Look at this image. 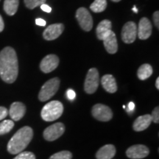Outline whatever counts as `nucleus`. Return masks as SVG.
Instances as JSON below:
<instances>
[{"mask_svg":"<svg viewBox=\"0 0 159 159\" xmlns=\"http://www.w3.org/2000/svg\"><path fill=\"white\" fill-rule=\"evenodd\" d=\"M19 74V62L16 51L7 47L0 52V77L4 82L14 83Z\"/></svg>","mask_w":159,"mask_h":159,"instance_id":"obj_1","label":"nucleus"},{"mask_svg":"<svg viewBox=\"0 0 159 159\" xmlns=\"http://www.w3.org/2000/svg\"><path fill=\"white\" fill-rule=\"evenodd\" d=\"M33 137V129L29 126L23 127L19 129L9 141L7 147V151L12 155L20 153L28 146Z\"/></svg>","mask_w":159,"mask_h":159,"instance_id":"obj_2","label":"nucleus"},{"mask_svg":"<svg viewBox=\"0 0 159 159\" xmlns=\"http://www.w3.org/2000/svg\"><path fill=\"white\" fill-rule=\"evenodd\" d=\"M63 112V106L61 102L51 101L45 105L41 110V118L46 122H52L61 116Z\"/></svg>","mask_w":159,"mask_h":159,"instance_id":"obj_3","label":"nucleus"},{"mask_svg":"<svg viewBox=\"0 0 159 159\" xmlns=\"http://www.w3.org/2000/svg\"><path fill=\"white\" fill-rule=\"evenodd\" d=\"M60 83L61 81L57 77H54L47 81L40 90L39 94V100L41 102H45L52 98L58 90Z\"/></svg>","mask_w":159,"mask_h":159,"instance_id":"obj_4","label":"nucleus"},{"mask_svg":"<svg viewBox=\"0 0 159 159\" xmlns=\"http://www.w3.org/2000/svg\"><path fill=\"white\" fill-rule=\"evenodd\" d=\"M99 76L96 68H91L89 70L84 83V90L87 94H94L99 86Z\"/></svg>","mask_w":159,"mask_h":159,"instance_id":"obj_5","label":"nucleus"},{"mask_svg":"<svg viewBox=\"0 0 159 159\" xmlns=\"http://www.w3.org/2000/svg\"><path fill=\"white\" fill-rule=\"evenodd\" d=\"M65 132V126L63 123L57 122L47 128L43 131V138L48 142H53L60 138Z\"/></svg>","mask_w":159,"mask_h":159,"instance_id":"obj_6","label":"nucleus"},{"mask_svg":"<svg viewBox=\"0 0 159 159\" xmlns=\"http://www.w3.org/2000/svg\"><path fill=\"white\" fill-rule=\"evenodd\" d=\"M91 114L95 119L101 122H108L113 117L111 109L107 105L102 104L94 105L91 110Z\"/></svg>","mask_w":159,"mask_h":159,"instance_id":"obj_7","label":"nucleus"},{"mask_svg":"<svg viewBox=\"0 0 159 159\" xmlns=\"http://www.w3.org/2000/svg\"><path fill=\"white\" fill-rule=\"evenodd\" d=\"M76 19L85 31H90L93 27V19L91 13L85 7H80L76 12Z\"/></svg>","mask_w":159,"mask_h":159,"instance_id":"obj_8","label":"nucleus"},{"mask_svg":"<svg viewBox=\"0 0 159 159\" xmlns=\"http://www.w3.org/2000/svg\"><path fill=\"white\" fill-rule=\"evenodd\" d=\"M137 25L134 21H128L123 26L122 39L125 43H131L136 41L137 36Z\"/></svg>","mask_w":159,"mask_h":159,"instance_id":"obj_9","label":"nucleus"},{"mask_svg":"<svg viewBox=\"0 0 159 159\" xmlns=\"http://www.w3.org/2000/svg\"><path fill=\"white\" fill-rule=\"evenodd\" d=\"M150 153L148 147L142 144L133 145L126 151V156L131 159H142L146 158Z\"/></svg>","mask_w":159,"mask_h":159,"instance_id":"obj_10","label":"nucleus"},{"mask_svg":"<svg viewBox=\"0 0 159 159\" xmlns=\"http://www.w3.org/2000/svg\"><path fill=\"white\" fill-rule=\"evenodd\" d=\"M59 64V58L57 55L51 54L43 57L40 63V69L44 73L54 71Z\"/></svg>","mask_w":159,"mask_h":159,"instance_id":"obj_11","label":"nucleus"},{"mask_svg":"<svg viewBox=\"0 0 159 159\" xmlns=\"http://www.w3.org/2000/svg\"><path fill=\"white\" fill-rule=\"evenodd\" d=\"M64 30V26L63 24H53L49 25L43 31V37L47 41H52L58 38L62 34Z\"/></svg>","mask_w":159,"mask_h":159,"instance_id":"obj_12","label":"nucleus"},{"mask_svg":"<svg viewBox=\"0 0 159 159\" xmlns=\"http://www.w3.org/2000/svg\"><path fill=\"white\" fill-rule=\"evenodd\" d=\"M152 33V25L148 18L144 17L140 20L139 28H137V35L141 40H146L150 38Z\"/></svg>","mask_w":159,"mask_h":159,"instance_id":"obj_13","label":"nucleus"},{"mask_svg":"<svg viewBox=\"0 0 159 159\" xmlns=\"http://www.w3.org/2000/svg\"><path fill=\"white\" fill-rule=\"evenodd\" d=\"M26 113V106L25 104L20 102L12 103L9 110V115L14 121H19L25 116Z\"/></svg>","mask_w":159,"mask_h":159,"instance_id":"obj_14","label":"nucleus"},{"mask_svg":"<svg viewBox=\"0 0 159 159\" xmlns=\"http://www.w3.org/2000/svg\"><path fill=\"white\" fill-rule=\"evenodd\" d=\"M105 48L109 54H115L118 50V43L115 33L111 31L109 34L102 40Z\"/></svg>","mask_w":159,"mask_h":159,"instance_id":"obj_15","label":"nucleus"},{"mask_svg":"<svg viewBox=\"0 0 159 159\" xmlns=\"http://www.w3.org/2000/svg\"><path fill=\"white\" fill-rule=\"evenodd\" d=\"M152 122V118L150 114H145L137 118L134 123L133 128L135 131L139 132L146 130Z\"/></svg>","mask_w":159,"mask_h":159,"instance_id":"obj_16","label":"nucleus"},{"mask_svg":"<svg viewBox=\"0 0 159 159\" xmlns=\"http://www.w3.org/2000/svg\"><path fill=\"white\" fill-rule=\"evenodd\" d=\"M101 84L107 92L114 94L117 91L116 80L111 75H105L101 78Z\"/></svg>","mask_w":159,"mask_h":159,"instance_id":"obj_17","label":"nucleus"},{"mask_svg":"<svg viewBox=\"0 0 159 159\" xmlns=\"http://www.w3.org/2000/svg\"><path fill=\"white\" fill-rule=\"evenodd\" d=\"M116 154V148L113 144H106L97 151V159H112Z\"/></svg>","mask_w":159,"mask_h":159,"instance_id":"obj_18","label":"nucleus"},{"mask_svg":"<svg viewBox=\"0 0 159 159\" xmlns=\"http://www.w3.org/2000/svg\"><path fill=\"white\" fill-rule=\"evenodd\" d=\"M111 27H112V25L109 20L105 19L101 21L97 27L96 33L97 38L102 41L112 31Z\"/></svg>","mask_w":159,"mask_h":159,"instance_id":"obj_19","label":"nucleus"},{"mask_svg":"<svg viewBox=\"0 0 159 159\" xmlns=\"http://www.w3.org/2000/svg\"><path fill=\"white\" fill-rule=\"evenodd\" d=\"M19 0H5L4 2V11L8 16L16 14L19 7Z\"/></svg>","mask_w":159,"mask_h":159,"instance_id":"obj_20","label":"nucleus"},{"mask_svg":"<svg viewBox=\"0 0 159 159\" xmlns=\"http://www.w3.org/2000/svg\"><path fill=\"white\" fill-rule=\"evenodd\" d=\"M152 74V68L150 64L144 63L141 66L137 71V76L141 80L148 79Z\"/></svg>","mask_w":159,"mask_h":159,"instance_id":"obj_21","label":"nucleus"},{"mask_svg":"<svg viewBox=\"0 0 159 159\" xmlns=\"http://www.w3.org/2000/svg\"><path fill=\"white\" fill-rule=\"evenodd\" d=\"M107 7L106 0H94V2L90 5L91 11L94 13H101L104 11Z\"/></svg>","mask_w":159,"mask_h":159,"instance_id":"obj_22","label":"nucleus"},{"mask_svg":"<svg viewBox=\"0 0 159 159\" xmlns=\"http://www.w3.org/2000/svg\"><path fill=\"white\" fill-rule=\"evenodd\" d=\"M14 127V122L12 120H4L0 123V136L9 133Z\"/></svg>","mask_w":159,"mask_h":159,"instance_id":"obj_23","label":"nucleus"},{"mask_svg":"<svg viewBox=\"0 0 159 159\" xmlns=\"http://www.w3.org/2000/svg\"><path fill=\"white\" fill-rule=\"evenodd\" d=\"M71 158H72V154L71 152L63 150L53 154L49 159H71Z\"/></svg>","mask_w":159,"mask_h":159,"instance_id":"obj_24","label":"nucleus"},{"mask_svg":"<svg viewBox=\"0 0 159 159\" xmlns=\"http://www.w3.org/2000/svg\"><path fill=\"white\" fill-rule=\"evenodd\" d=\"M47 0H25L26 7L29 9H34L38 6H41L45 4Z\"/></svg>","mask_w":159,"mask_h":159,"instance_id":"obj_25","label":"nucleus"},{"mask_svg":"<svg viewBox=\"0 0 159 159\" xmlns=\"http://www.w3.org/2000/svg\"><path fill=\"white\" fill-rule=\"evenodd\" d=\"M13 159H35V156L31 152H21Z\"/></svg>","mask_w":159,"mask_h":159,"instance_id":"obj_26","label":"nucleus"},{"mask_svg":"<svg viewBox=\"0 0 159 159\" xmlns=\"http://www.w3.org/2000/svg\"><path fill=\"white\" fill-rule=\"evenodd\" d=\"M151 118H152V122L155 123L159 122V108L156 107L154 108L153 111H152V115H150Z\"/></svg>","mask_w":159,"mask_h":159,"instance_id":"obj_27","label":"nucleus"},{"mask_svg":"<svg viewBox=\"0 0 159 159\" xmlns=\"http://www.w3.org/2000/svg\"><path fill=\"white\" fill-rule=\"evenodd\" d=\"M8 114L7 109L3 106H0V121L5 118Z\"/></svg>","mask_w":159,"mask_h":159,"instance_id":"obj_28","label":"nucleus"},{"mask_svg":"<svg viewBox=\"0 0 159 159\" xmlns=\"http://www.w3.org/2000/svg\"><path fill=\"white\" fill-rule=\"evenodd\" d=\"M153 21L157 28L159 27V12L156 11L153 14Z\"/></svg>","mask_w":159,"mask_h":159,"instance_id":"obj_29","label":"nucleus"},{"mask_svg":"<svg viewBox=\"0 0 159 159\" xmlns=\"http://www.w3.org/2000/svg\"><path fill=\"white\" fill-rule=\"evenodd\" d=\"M66 95H67V97H68V99H70V100H73V99H75V96H76L75 92L72 90V89H69L66 92Z\"/></svg>","mask_w":159,"mask_h":159,"instance_id":"obj_30","label":"nucleus"},{"mask_svg":"<svg viewBox=\"0 0 159 159\" xmlns=\"http://www.w3.org/2000/svg\"><path fill=\"white\" fill-rule=\"evenodd\" d=\"M41 8L42 11L47 12V13H50L52 11V8L48 5H46V4H43L41 5Z\"/></svg>","mask_w":159,"mask_h":159,"instance_id":"obj_31","label":"nucleus"},{"mask_svg":"<svg viewBox=\"0 0 159 159\" xmlns=\"http://www.w3.org/2000/svg\"><path fill=\"white\" fill-rule=\"evenodd\" d=\"M35 24L39 26H45L46 25V21L42 19H35Z\"/></svg>","mask_w":159,"mask_h":159,"instance_id":"obj_32","label":"nucleus"},{"mask_svg":"<svg viewBox=\"0 0 159 159\" xmlns=\"http://www.w3.org/2000/svg\"><path fill=\"white\" fill-rule=\"evenodd\" d=\"M135 108V104L133 102H130L128 105V108L126 109L128 112H130V111H134Z\"/></svg>","mask_w":159,"mask_h":159,"instance_id":"obj_33","label":"nucleus"},{"mask_svg":"<svg viewBox=\"0 0 159 159\" xmlns=\"http://www.w3.org/2000/svg\"><path fill=\"white\" fill-rule=\"evenodd\" d=\"M4 27H5V25H4V21L2 19V17L0 15V33L3 31Z\"/></svg>","mask_w":159,"mask_h":159,"instance_id":"obj_34","label":"nucleus"},{"mask_svg":"<svg viewBox=\"0 0 159 159\" xmlns=\"http://www.w3.org/2000/svg\"><path fill=\"white\" fill-rule=\"evenodd\" d=\"M156 86L157 89H159V77H158V78L156 79Z\"/></svg>","mask_w":159,"mask_h":159,"instance_id":"obj_35","label":"nucleus"},{"mask_svg":"<svg viewBox=\"0 0 159 159\" xmlns=\"http://www.w3.org/2000/svg\"><path fill=\"white\" fill-rule=\"evenodd\" d=\"M133 11H134L136 13H138V10H137V8L136 7V6H134V8H133Z\"/></svg>","mask_w":159,"mask_h":159,"instance_id":"obj_36","label":"nucleus"},{"mask_svg":"<svg viewBox=\"0 0 159 159\" xmlns=\"http://www.w3.org/2000/svg\"><path fill=\"white\" fill-rule=\"evenodd\" d=\"M111 1H113V2H120L121 0H111Z\"/></svg>","mask_w":159,"mask_h":159,"instance_id":"obj_37","label":"nucleus"}]
</instances>
